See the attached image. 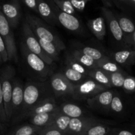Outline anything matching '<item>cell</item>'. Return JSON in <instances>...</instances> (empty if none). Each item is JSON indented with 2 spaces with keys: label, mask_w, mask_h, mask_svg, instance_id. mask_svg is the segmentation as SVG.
Masks as SVG:
<instances>
[{
  "label": "cell",
  "mask_w": 135,
  "mask_h": 135,
  "mask_svg": "<svg viewBox=\"0 0 135 135\" xmlns=\"http://www.w3.org/2000/svg\"><path fill=\"white\" fill-rule=\"evenodd\" d=\"M38 38L41 47H42L44 51H45V53L54 61L58 60L61 50L59 49H58L57 47L55 44L51 43V42H47V41L40 39V38Z\"/></svg>",
  "instance_id": "484cf974"
},
{
  "label": "cell",
  "mask_w": 135,
  "mask_h": 135,
  "mask_svg": "<svg viewBox=\"0 0 135 135\" xmlns=\"http://www.w3.org/2000/svg\"><path fill=\"white\" fill-rule=\"evenodd\" d=\"M109 88L99 84L92 79H84L75 84L72 97L75 100H87Z\"/></svg>",
  "instance_id": "5b68a950"
},
{
  "label": "cell",
  "mask_w": 135,
  "mask_h": 135,
  "mask_svg": "<svg viewBox=\"0 0 135 135\" xmlns=\"http://www.w3.org/2000/svg\"><path fill=\"white\" fill-rule=\"evenodd\" d=\"M15 73L16 71L14 67L11 65H8L0 69L4 107H5L7 122H9L12 118V93H13V82L15 80Z\"/></svg>",
  "instance_id": "3957f363"
},
{
  "label": "cell",
  "mask_w": 135,
  "mask_h": 135,
  "mask_svg": "<svg viewBox=\"0 0 135 135\" xmlns=\"http://www.w3.org/2000/svg\"><path fill=\"white\" fill-rule=\"evenodd\" d=\"M122 88L128 93L135 92V77L127 75Z\"/></svg>",
  "instance_id": "e575fe53"
},
{
  "label": "cell",
  "mask_w": 135,
  "mask_h": 135,
  "mask_svg": "<svg viewBox=\"0 0 135 135\" xmlns=\"http://www.w3.org/2000/svg\"><path fill=\"white\" fill-rule=\"evenodd\" d=\"M115 1L116 4L121 7H135L132 3L130 0H113Z\"/></svg>",
  "instance_id": "b9f144b4"
},
{
  "label": "cell",
  "mask_w": 135,
  "mask_h": 135,
  "mask_svg": "<svg viewBox=\"0 0 135 135\" xmlns=\"http://www.w3.org/2000/svg\"><path fill=\"white\" fill-rule=\"evenodd\" d=\"M38 13L42 19L51 25L57 23L56 17L51 9V6L46 0H36Z\"/></svg>",
  "instance_id": "2e32d148"
},
{
  "label": "cell",
  "mask_w": 135,
  "mask_h": 135,
  "mask_svg": "<svg viewBox=\"0 0 135 135\" xmlns=\"http://www.w3.org/2000/svg\"><path fill=\"white\" fill-rule=\"evenodd\" d=\"M97 68L103 70L107 73H115L123 71L121 67L115 61L111 60L109 57L101 59L96 61Z\"/></svg>",
  "instance_id": "4316f807"
},
{
  "label": "cell",
  "mask_w": 135,
  "mask_h": 135,
  "mask_svg": "<svg viewBox=\"0 0 135 135\" xmlns=\"http://www.w3.org/2000/svg\"><path fill=\"white\" fill-rule=\"evenodd\" d=\"M0 54H1V57H2L3 62V63L9 61V59H8V54L7 51L6 47H5V43H4L1 34H0Z\"/></svg>",
  "instance_id": "f35d334b"
},
{
  "label": "cell",
  "mask_w": 135,
  "mask_h": 135,
  "mask_svg": "<svg viewBox=\"0 0 135 135\" xmlns=\"http://www.w3.org/2000/svg\"><path fill=\"white\" fill-rule=\"evenodd\" d=\"M70 82L73 83L74 84H78V83H80L84 79H86L88 76L83 74L77 72V71H75L71 67H68L66 65L65 68L63 69V71L61 73Z\"/></svg>",
  "instance_id": "83f0119b"
},
{
  "label": "cell",
  "mask_w": 135,
  "mask_h": 135,
  "mask_svg": "<svg viewBox=\"0 0 135 135\" xmlns=\"http://www.w3.org/2000/svg\"><path fill=\"white\" fill-rule=\"evenodd\" d=\"M115 61L123 66L135 65V50H125L117 51L113 54Z\"/></svg>",
  "instance_id": "ffe728a7"
},
{
  "label": "cell",
  "mask_w": 135,
  "mask_h": 135,
  "mask_svg": "<svg viewBox=\"0 0 135 135\" xmlns=\"http://www.w3.org/2000/svg\"><path fill=\"white\" fill-rule=\"evenodd\" d=\"M51 6L57 22L67 30L72 32H79L81 29V24L75 15L68 14L61 10L52 0H46Z\"/></svg>",
  "instance_id": "9c48e42d"
},
{
  "label": "cell",
  "mask_w": 135,
  "mask_h": 135,
  "mask_svg": "<svg viewBox=\"0 0 135 135\" xmlns=\"http://www.w3.org/2000/svg\"><path fill=\"white\" fill-rule=\"evenodd\" d=\"M25 21L31 27L33 32L37 38L50 42L55 44L58 49L62 51L66 48L63 41L57 35L55 34L50 28L39 17L35 15L28 14L26 16Z\"/></svg>",
  "instance_id": "7a4b0ae2"
},
{
  "label": "cell",
  "mask_w": 135,
  "mask_h": 135,
  "mask_svg": "<svg viewBox=\"0 0 135 135\" xmlns=\"http://www.w3.org/2000/svg\"><path fill=\"white\" fill-rule=\"evenodd\" d=\"M41 129L30 123L25 124L14 128L5 135H36Z\"/></svg>",
  "instance_id": "d4e9b609"
},
{
  "label": "cell",
  "mask_w": 135,
  "mask_h": 135,
  "mask_svg": "<svg viewBox=\"0 0 135 135\" xmlns=\"http://www.w3.org/2000/svg\"><path fill=\"white\" fill-rule=\"evenodd\" d=\"M0 121L2 125H5L7 123L6 113H5V107H4L3 96L2 86H1V75H0Z\"/></svg>",
  "instance_id": "d590c367"
},
{
  "label": "cell",
  "mask_w": 135,
  "mask_h": 135,
  "mask_svg": "<svg viewBox=\"0 0 135 135\" xmlns=\"http://www.w3.org/2000/svg\"><path fill=\"white\" fill-rule=\"evenodd\" d=\"M133 46H134L135 47V32L133 36Z\"/></svg>",
  "instance_id": "ee69618b"
},
{
  "label": "cell",
  "mask_w": 135,
  "mask_h": 135,
  "mask_svg": "<svg viewBox=\"0 0 135 135\" xmlns=\"http://www.w3.org/2000/svg\"><path fill=\"white\" fill-rule=\"evenodd\" d=\"M50 86L57 98L72 96L75 84L70 82L61 73L54 74L50 77Z\"/></svg>",
  "instance_id": "ba28073f"
},
{
  "label": "cell",
  "mask_w": 135,
  "mask_h": 135,
  "mask_svg": "<svg viewBox=\"0 0 135 135\" xmlns=\"http://www.w3.org/2000/svg\"><path fill=\"white\" fill-rule=\"evenodd\" d=\"M21 53L29 68L42 79L47 77L51 74L52 69L38 55L28 50L23 42L21 46Z\"/></svg>",
  "instance_id": "8992f818"
},
{
  "label": "cell",
  "mask_w": 135,
  "mask_h": 135,
  "mask_svg": "<svg viewBox=\"0 0 135 135\" xmlns=\"http://www.w3.org/2000/svg\"><path fill=\"white\" fill-rule=\"evenodd\" d=\"M108 75L110 79L112 86L115 87H123L124 80L127 75H125L123 71L115 73H108Z\"/></svg>",
  "instance_id": "1f68e13d"
},
{
  "label": "cell",
  "mask_w": 135,
  "mask_h": 135,
  "mask_svg": "<svg viewBox=\"0 0 135 135\" xmlns=\"http://www.w3.org/2000/svg\"><path fill=\"white\" fill-rule=\"evenodd\" d=\"M22 1L28 8L38 13L36 0H22Z\"/></svg>",
  "instance_id": "ab89813d"
},
{
  "label": "cell",
  "mask_w": 135,
  "mask_h": 135,
  "mask_svg": "<svg viewBox=\"0 0 135 135\" xmlns=\"http://www.w3.org/2000/svg\"><path fill=\"white\" fill-rule=\"evenodd\" d=\"M69 54L74 59H76L78 62H79L82 65L84 66L87 69L90 70L92 69L97 68L96 61L91 58L90 57L84 54L77 49L73 50Z\"/></svg>",
  "instance_id": "603a6c76"
},
{
  "label": "cell",
  "mask_w": 135,
  "mask_h": 135,
  "mask_svg": "<svg viewBox=\"0 0 135 135\" xmlns=\"http://www.w3.org/2000/svg\"><path fill=\"white\" fill-rule=\"evenodd\" d=\"M109 135H134V133L127 130L112 129Z\"/></svg>",
  "instance_id": "60d3db41"
},
{
  "label": "cell",
  "mask_w": 135,
  "mask_h": 135,
  "mask_svg": "<svg viewBox=\"0 0 135 135\" xmlns=\"http://www.w3.org/2000/svg\"><path fill=\"white\" fill-rule=\"evenodd\" d=\"M51 86L46 82L29 81L24 86V99L22 105L18 115L13 119V123L18 122L20 119L28 109L50 95Z\"/></svg>",
  "instance_id": "6da1fadb"
},
{
  "label": "cell",
  "mask_w": 135,
  "mask_h": 135,
  "mask_svg": "<svg viewBox=\"0 0 135 135\" xmlns=\"http://www.w3.org/2000/svg\"><path fill=\"white\" fill-rule=\"evenodd\" d=\"M58 111L71 119L79 118L84 116V111L83 108L74 103L65 102L61 104L58 107Z\"/></svg>",
  "instance_id": "d6986e66"
},
{
  "label": "cell",
  "mask_w": 135,
  "mask_h": 135,
  "mask_svg": "<svg viewBox=\"0 0 135 135\" xmlns=\"http://www.w3.org/2000/svg\"><path fill=\"white\" fill-rule=\"evenodd\" d=\"M52 1L63 11L73 15H76V11L73 6L70 0H52Z\"/></svg>",
  "instance_id": "d6a6232c"
},
{
  "label": "cell",
  "mask_w": 135,
  "mask_h": 135,
  "mask_svg": "<svg viewBox=\"0 0 135 135\" xmlns=\"http://www.w3.org/2000/svg\"><path fill=\"white\" fill-rule=\"evenodd\" d=\"M1 10L9 22L11 27L12 28L17 27L19 23L21 17L20 0H10L8 2L3 4Z\"/></svg>",
  "instance_id": "7c38bea8"
},
{
  "label": "cell",
  "mask_w": 135,
  "mask_h": 135,
  "mask_svg": "<svg viewBox=\"0 0 135 135\" xmlns=\"http://www.w3.org/2000/svg\"><path fill=\"white\" fill-rule=\"evenodd\" d=\"M38 135H69L61 131L54 127H46L41 129L38 133Z\"/></svg>",
  "instance_id": "8d00e7d4"
},
{
  "label": "cell",
  "mask_w": 135,
  "mask_h": 135,
  "mask_svg": "<svg viewBox=\"0 0 135 135\" xmlns=\"http://www.w3.org/2000/svg\"><path fill=\"white\" fill-rule=\"evenodd\" d=\"M24 86L25 85L22 84L21 80L15 78L11 100L12 117H14L13 119L18 115L22 105L24 99Z\"/></svg>",
  "instance_id": "9a60e30c"
},
{
  "label": "cell",
  "mask_w": 135,
  "mask_h": 135,
  "mask_svg": "<svg viewBox=\"0 0 135 135\" xmlns=\"http://www.w3.org/2000/svg\"><path fill=\"white\" fill-rule=\"evenodd\" d=\"M112 129L101 122L92 125L83 135H109Z\"/></svg>",
  "instance_id": "f546056e"
},
{
  "label": "cell",
  "mask_w": 135,
  "mask_h": 135,
  "mask_svg": "<svg viewBox=\"0 0 135 135\" xmlns=\"http://www.w3.org/2000/svg\"><path fill=\"white\" fill-rule=\"evenodd\" d=\"M90 0H70L75 10L79 12H83L85 9L86 5Z\"/></svg>",
  "instance_id": "74e56055"
},
{
  "label": "cell",
  "mask_w": 135,
  "mask_h": 135,
  "mask_svg": "<svg viewBox=\"0 0 135 135\" xmlns=\"http://www.w3.org/2000/svg\"><path fill=\"white\" fill-rule=\"evenodd\" d=\"M101 11L105 21L108 22L113 38L118 42H121L124 38V34L121 28L115 15L108 7H102Z\"/></svg>",
  "instance_id": "5bb4252c"
},
{
  "label": "cell",
  "mask_w": 135,
  "mask_h": 135,
  "mask_svg": "<svg viewBox=\"0 0 135 135\" xmlns=\"http://www.w3.org/2000/svg\"><path fill=\"white\" fill-rule=\"evenodd\" d=\"M116 17L124 34L125 42L130 45H133V36L135 32L134 23L131 19L125 16L117 15Z\"/></svg>",
  "instance_id": "e0dca14e"
},
{
  "label": "cell",
  "mask_w": 135,
  "mask_h": 135,
  "mask_svg": "<svg viewBox=\"0 0 135 135\" xmlns=\"http://www.w3.org/2000/svg\"><path fill=\"white\" fill-rule=\"evenodd\" d=\"M88 76L94 80L99 84L107 87V88H110L112 87V83H111L108 73L105 72L100 69L96 68L88 70Z\"/></svg>",
  "instance_id": "7402d4cb"
},
{
  "label": "cell",
  "mask_w": 135,
  "mask_h": 135,
  "mask_svg": "<svg viewBox=\"0 0 135 135\" xmlns=\"http://www.w3.org/2000/svg\"><path fill=\"white\" fill-rule=\"evenodd\" d=\"M57 112V111L52 113H45L32 115L28 117L29 123L34 126L43 129L50 125L56 115Z\"/></svg>",
  "instance_id": "44dd1931"
},
{
  "label": "cell",
  "mask_w": 135,
  "mask_h": 135,
  "mask_svg": "<svg viewBox=\"0 0 135 135\" xmlns=\"http://www.w3.org/2000/svg\"><path fill=\"white\" fill-rule=\"evenodd\" d=\"M87 25L92 34L99 40H103L106 34L105 18L102 17H99L93 19H90L88 21Z\"/></svg>",
  "instance_id": "ac0fdd59"
},
{
  "label": "cell",
  "mask_w": 135,
  "mask_h": 135,
  "mask_svg": "<svg viewBox=\"0 0 135 135\" xmlns=\"http://www.w3.org/2000/svg\"><path fill=\"white\" fill-rule=\"evenodd\" d=\"M100 1L102 2V3L104 4V7H112L113 6V2H112V0H100Z\"/></svg>",
  "instance_id": "7bdbcfd3"
},
{
  "label": "cell",
  "mask_w": 135,
  "mask_h": 135,
  "mask_svg": "<svg viewBox=\"0 0 135 135\" xmlns=\"http://www.w3.org/2000/svg\"><path fill=\"white\" fill-rule=\"evenodd\" d=\"M77 50H79V51H81L82 53H83L85 55L90 57L91 58L94 59L96 61L108 57L105 54H103L100 50H98V49L95 48V47H90V46H80V47H78Z\"/></svg>",
  "instance_id": "f1b7e54d"
},
{
  "label": "cell",
  "mask_w": 135,
  "mask_h": 135,
  "mask_svg": "<svg viewBox=\"0 0 135 135\" xmlns=\"http://www.w3.org/2000/svg\"><path fill=\"white\" fill-rule=\"evenodd\" d=\"M65 63L66 65L72 68L73 69H74L75 71H77V72L80 73L81 74H83V75H85L88 76V69L85 68L83 65H82L80 64L79 62H78L76 59H74V58L71 56V55L69 53L66 55Z\"/></svg>",
  "instance_id": "4dcf8cb0"
},
{
  "label": "cell",
  "mask_w": 135,
  "mask_h": 135,
  "mask_svg": "<svg viewBox=\"0 0 135 135\" xmlns=\"http://www.w3.org/2000/svg\"><path fill=\"white\" fill-rule=\"evenodd\" d=\"M130 1H131L132 3H133V5H134V6L135 7V0H130Z\"/></svg>",
  "instance_id": "bcb514c9"
},
{
  "label": "cell",
  "mask_w": 135,
  "mask_h": 135,
  "mask_svg": "<svg viewBox=\"0 0 135 135\" xmlns=\"http://www.w3.org/2000/svg\"><path fill=\"white\" fill-rule=\"evenodd\" d=\"M1 129H2V124H1V121H0V131L1 130Z\"/></svg>",
  "instance_id": "7dc6e473"
},
{
  "label": "cell",
  "mask_w": 135,
  "mask_h": 135,
  "mask_svg": "<svg viewBox=\"0 0 135 135\" xmlns=\"http://www.w3.org/2000/svg\"><path fill=\"white\" fill-rule=\"evenodd\" d=\"M36 135H38V134H36Z\"/></svg>",
  "instance_id": "c3c4849f"
},
{
  "label": "cell",
  "mask_w": 135,
  "mask_h": 135,
  "mask_svg": "<svg viewBox=\"0 0 135 135\" xmlns=\"http://www.w3.org/2000/svg\"><path fill=\"white\" fill-rule=\"evenodd\" d=\"M113 95L114 93L113 91L107 90L100 92L93 98L88 99L86 100L87 104L92 109L108 111L110 109V105Z\"/></svg>",
  "instance_id": "4fadbf2b"
},
{
  "label": "cell",
  "mask_w": 135,
  "mask_h": 135,
  "mask_svg": "<svg viewBox=\"0 0 135 135\" xmlns=\"http://www.w3.org/2000/svg\"><path fill=\"white\" fill-rule=\"evenodd\" d=\"M109 109L116 113H120L123 111V103L119 95L114 94Z\"/></svg>",
  "instance_id": "836d02e7"
},
{
  "label": "cell",
  "mask_w": 135,
  "mask_h": 135,
  "mask_svg": "<svg viewBox=\"0 0 135 135\" xmlns=\"http://www.w3.org/2000/svg\"><path fill=\"white\" fill-rule=\"evenodd\" d=\"M98 123H100V121L93 117L83 116L73 118L70 121L67 133L69 135H83L90 127Z\"/></svg>",
  "instance_id": "30bf717a"
},
{
  "label": "cell",
  "mask_w": 135,
  "mask_h": 135,
  "mask_svg": "<svg viewBox=\"0 0 135 135\" xmlns=\"http://www.w3.org/2000/svg\"><path fill=\"white\" fill-rule=\"evenodd\" d=\"M22 42L25 44L28 50L38 55L49 65H51L54 63V61L45 53L41 47L36 36L33 32L31 27L26 21H25L22 25Z\"/></svg>",
  "instance_id": "52a82bcc"
},
{
  "label": "cell",
  "mask_w": 135,
  "mask_h": 135,
  "mask_svg": "<svg viewBox=\"0 0 135 135\" xmlns=\"http://www.w3.org/2000/svg\"><path fill=\"white\" fill-rule=\"evenodd\" d=\"M0 34L6 47L9 61L17 63L18 61V52L14 34L9 22L7 20L0 6Z\"/></svg>",
  "instance_id": "277c9868"
},
{
  "label": "cell",
  "mask_w": 135,
  "mask_h": 135,
  "mask_svg": "<svg viewBox=\"0 0 135 135\" xmlns=\"http://www.w3.org/2000/svg\"><path fill=\"white\" fill-rule=\"evenodd\" d=\"M3 62V59H2V57H1V54H0V64Z\"/></svg>",
  "instance_id": "f6af8a7d"
},
{
  "label": "cell",
  "mask_w": 135,
  "mask_h": 135,
  "mask_svg": "<svg viewBox=\"0 0 135 135\" xmlns=\"http://www.w3.org/2000/svg\"><path fill=\"white\" fill-rule=\"evenodd\" d=\"M71 119V118L62 114L57 110L56 115L54 117V120L50 123V125L47 127L55 128V129H59V130L61 131L64 133H67Z\"/></svg>",
  "instance_id": "cb8c5ba5"
},
{
  "label": "cell",
  "mask_w": 135,
  "mask_h": 135,
  "mask_svg": "<svg viewBox=\"0 0 135 135\" xmlns=\"http://www.w3.org/2000/svg\"><path fill=\"white\" fill-rule=\"evenodd\" d=\"M58 107L55 98L52 96L45 98L34 106L27 111L20 119V121L22 119L28 118L32 115L41 114L45 113H52L58 110Z\"/></svg>",
  "instance_id": "8fae6325"
}]
</instances>
